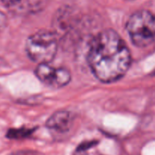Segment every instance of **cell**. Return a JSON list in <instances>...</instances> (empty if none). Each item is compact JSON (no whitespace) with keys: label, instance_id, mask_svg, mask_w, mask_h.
Wrapping results in <instances>:
<instances>
[{"label":"cell","instance_id":"6da1fadb","mask_svg":"<svg viewBox=\"0 0 155 155\" xmlns=\"http://www.w3.org/2000/svg\"><path fill=\"white\" fill-rule=\"evenodd\" d=\"M87 59L93 74L103 83H113L122 78L132 61L128 46L113 30H103L94 37Z\"/></svg>","mask_w":155,"mask_h":155},{"label":"cell","instance_id":"7a4b0ae2","mask_svg":"<svg viewBox=\"0 0 155 155\" xmlns=\"http://www.w3.org/2000/svg\"><path fill=\"white\" fill-rule=\"evenodd\" d=\"M57 34L52 31L40 30L30 36L26 42L28 57L38 64H49L55 57L58 42Z\"/></svg>","mask_w":155,"mask_h":155},{"label":"cell","instance_id":"3957f363","mask_svg":"<svg viewBox=\"0 0 155 155\" xmlns=\"http://www.w3.org/2000/svg\"><path fill=\"white\" fill-rule=\"evenodd\" d=\"M126 29L136 46H148L155 39V15L149 11H138L130 17Z\"/></svg>","mask_w":155,"mask_h":155},{"label":"cell","instance_id":"277c9868","mask_svg":"<svg viewBox=\"0 0 155 155\" xmlns=\"http://www.w3.org/2000/svg\"><path fill=\"white\" fill-rule=\"evenodd\" d=\"M73 116L68 110H59L53 114L48 119L46 127L58 133L67 132L72 126Z\"/></svg>","mask_w":155,"mask_h":155},{"label":"cell","instance_id":"5b68a950","mask_svg":"<svg viewBox=\"0 0 155 155\" xmlns=\"http://www.w3.org/2000/svg\"><path fill=\"white\" fill-rule=\"evenodd\" d=\"M56 68L50 66L49 64H38L35 74L41 82L45 85L52 86L53 80H54V74Z\"/></svg>","mask_w":155,"mask_h":155},{"label":"cell","instance_id":"8992f818","mask_svg":"<svg viewBox=\"0 0 155 155\" xmlns=\"http://www.w3.org/2000/svg\"><path fill=\"white\" fill-rule=\"evenodd\" d=\"M71 80V72L67 68H56L54 80L51 87L58 89L67 86Z\"/></svg>","mask_w":155,"mask_h":155},{"label":"cell","instance_id":"52a82bcc","mask_svg":"<svg viewBox=\"0 0 155 155\" xmlns=\"http://www.w3.org/2000/svg\"><path fill=\"white\" fill-rule=\"evenodd\" d=\"M30 130H27V129H13L8 131L7 137L9 139H22L28 136L30 134Z\"/></svg>","mask_w":155,"mask_h":155},{"label":"cell","instance_id":"ba28073f","mask_svg":"<svg viewBox=\"0 0 155 155\" xmlns=\"http://www.w3.org/2000/svg\"><path fill=\"white\" fill-rule=\"evenodd\" d=\"M8 23L7 17L3 12H0V31L6 27Z\"/></svg>","mask_w":155,"mask_h":155},{"label":"cell","instance_id":"9c48e42d","mask_svg":"<svg viewBox=\"0 0 155 155\" xmlns=\"http://www.w3.org/2000/svg\"><path fill=\"white\" fill-rule=\"evenodd\" d=\"M22 0H1L2 2L8 7H15L18 5Z\"/></svg>","mask_w":155,"mask_h":155}]
</instances>
